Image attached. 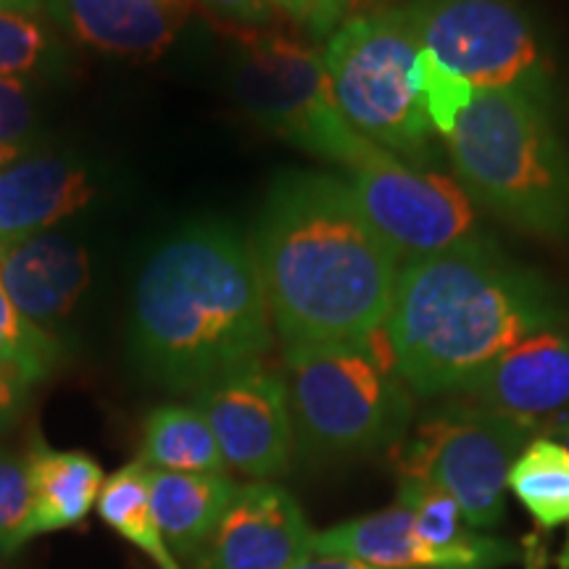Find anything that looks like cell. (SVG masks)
I'll use <instances>...</instances> for the list:
<instances>
[{
  "instance_id": "cell-12",
  "label": "cell",
  "mask_w": 569,
  "mask_h": 569,
  "mask_svg": "<svg viewBox=\"0 0 569 569\" xmlns=\"http://www.w3.org/2000/svg\"><path fill=\"white\" fill-rule=\"evenodd\" d=\"M315 536L288 490L256 480L238 486L196 569H296L315 557Z\"/></svg>"
},
{
  "instance_id": "cell-23",
  "label": "cell",
  "mask_w": 569,
  "mask_h": 569,
  "mask_svg": "<svg viewBox=\"0 0 569 569\" xmlns=\"http://www.w3.org/2000/svg\"><path fill=\"white\" fill-rule=\"evenodd\" d=\"M398 507L415 517V528L427 543L446 551H490L503 540L482 538L469 528L459 503L451 493L419 478H401L398 482Z\"/></svg>"
},
{
  "instance_id": "cell-17",
  "label": "cell",
  "mask_w": 569,
  "mask_h": 569,
  "mask_svg": "<svg viewBox=\"0 0 569 569\" xmlns=\"http://www.w3.org/2000/svg\"><path fill=\"white\" fill-rule=\"evenodd\" d=\"M96 196L88 169L69 159H21L0 172V246L48 232Z\"/></svg>"
},
{
  "instance_id": "cell-27",
  "label": "cell",
  "mask_w": 569,
  "mask_h": 569,
  "mask_svg": "<svg viewBox=\"0 0 569 569\" xmlns=\"http://www.w3.org/2000/svg\"><path fill=\"white\" fill-rule=\"evenodd\" d=\"M30 522V465L27 457L0 448V557H11L32 538Z\"/></svg>"
},
{
  "instance_id": "cell-8",
  "label": "cell",
  "mask_w": 569,
  "mask_h": 569,
  "mask_svg": "<svg viewBox=\"0 0 569 569\" xmlns=\"http://www.w3.org/2000/svg\"><path fill=\"white\" fill-rule=\"evenodd\" d=\"M419 46L475 90H519L549 106L551 53L517 0H407Z\"/></svg>"
},
{
  "instance_id": "cell-22",
  "label": "cell",
  "mask_w": 569,
  "mask_h": 569,
  "mask_svg": "<svg viewBox=\"0 0 569 569\" xmlns=\"http://www.w3.org/2000/svg\"><path fill=\"white\" fill-rule=\"evenodd\" d=\"M509 488L543 530L569 519V448L536 438L522 448L509 472Z\"/></svg>"
},
{
  "instance_id": "cell-14",
  "label": "cell",
  "mask_w": 569,
  "mask_h": 569,
  "mask_svg": "<svg viewBox=\"0 0 569 569\" xmlns=\"http://www.w3.org/2000/svg\"><path fill=\"white\" fill-rule=\"evenodd\" d=\"M90 253L67 234L40 232L0 246V282L17 309L53 332L90 284Z\"/></svg>"
},
{
  "instance_id": "cell-25",
  "label": "cell",
  "mask_w": 569,
  "mask_h": 569,
  "mask_svg": "<svg viewBox=\"0 0 569 569\" xmlns=\"http://www.w3.org/2000/svg\"><path fill=\"white\" fill-rule=\"evenodd\" d=\"M61 48L46 24L30 13L0 11V77H30L53 69Z\"/></svg>"
},
{
  "instance_id": "cell-31",
  "label": "cell",
  "mask_w": 569,
  "mask_h": 569,
  "mask_svg": "<svg viewBox=\"0 0 569 569\" xmlns=\"http://www.w3.org/2000/svg\"><path fill=\"white\" fill-rule=\"evenodd\" d=\"M27 393H30V388L19 386L11 377L0 375V430H9L17 422L21 409H24Z\"/></svg>"
},
{
  "instance_id": "cell-21",
  "label": "cell",
  "mask_w": 569,
  "mask_h": 569,
  "mask_svg": "<svg viewBox=\"0 0 569 569\" xmlns=\"http://www.w3.org/2000/svg\"><path fill=\"white\" fill-rule=\"evenodd\" d=\"M151 469L134 459L132 465L103 480L101 496H98V515L109 528L130 540L134 549H140L159 569H182L180 561L167 546L156 522L151 507Z\"/></svg>"
},
{
  "instance_id": "cell-10",
  "label": "cell",
  "mask_w": 569,
  "mask_h": 569,
  "mask_svg": "<svg viewBox=\"0 0 569 569\" xmlns=\"http://www.w3.org/2000/svg\"><path fill=\"white\" fill-rule=\"evenodd\" d=\"M367 219L398 256L417 259L480 238L478 209L459 180L380 151L348 172Z\"/></svg>"
},
{
  "instance_id": "cell-7",
  "label": "cell",
  "mask_w": 569,
  "mask_h": 569,
  "mask_svg": "<svg viewBox=\"0 0 569 569\" xmlns=\"http://www.w3.org/2000/svg\"><path fill=\"white\" fill-rule=\"evenodd\" d=\"M234 34V96L261 127L348 172L382 151L346 122L322 53L311 42L272 27Z\"/></svg>"
},
{
  "instance_id": "cell-30",
  "label": "cell",
  "mask_w": 569,
  "mask_h": 569,
  "mask_svg": "<svg viewBox=\"0 0 569 569\" xmlns=\"http://www.w3.org/2000/svg\"><path fill=\"white\" fill-rule=\"evenodd\" d=\"M201 3L232 32L269 30L274 24V11L269 9L267 0H201Z\"/></svg>"
},
{
  "instance_id": "cell-38",
  "label": "cell",
  "mask_w": 569,
  "mask_h": 569,
  "mask_svg": "<svg viewBox=\"0 0 569 569\" xmlns=\"http://www.w3.org/2000/svg\"><path fill=\"white\" fill-rule=\"evenodd\" d=\"M565 438H567V448H569V425H567V430H565Z\"/></svg>"
},
{
  "instance_id": "cell-24",
  "label": "cell",
  "mask_w": 569,
  "mask_h": 569,
  "mask_svg": "<svg viewBox=\"0 0 569 569\" xmlns=\"http://www.w3.org/2000/svg\"><path fill=\"white\" fill-rule=\"evenodd\" d=\"M59 361V340L21 315L0 282V375L32 388L51 377Z\"/></svg>"
},
{
  "instance_id": "cell-20",
  "label": "cell",
  "mask_w": 569,
  "mask_h": 569,
  "mask_svg": "<svg viewBox=\"0 0 569 569\" xmlns=\"http://www.w3.org/2000/svg\"><path fill=\"white\" fill-rule=\"evenodd\" d=\"M138 461L161 472H224L227 469L209 422L196 407L184 403H163L148 415Z\"/></svg>"
},
{
  "instance_id": "cell-36",
  "label": "cell",
  "mask_w": 569,
  "mask_h": 569,
  "mask_svg": "<svg viewBox=\"0 0 569 569\" xmlns=\"http://www.w3.org/2000/svg\"><path fill=\"white\" fill-rule=\"evenodd\" d=\"M559 569H569V538H567V546L559 553Z\"/></svg>"
},
{
  "instance_id": "cell-26",
  "label": "cell",
  "mask_w": 569,
  "mask_h": 569,
  "mask_svg": "<svg viewBox=\"0 0 569 569\" xmlns=\"http://www.w3.org/2000/svg\"><path fill=\"white\" fill-rule=\"evenodd\" d=\"M417 80L419 96H422L427 119H430L432 130H436V134H440L443 140H448L451 132L457 130L459 117L467 111V106L472 103L475 88L465 80V77L446 69L436 56L427 51V48L419 51Z\"/></svg>"
},
{
  "instance_id": "cell-5",
  "label": "cell",
  "mask_w": 569,
  "mask_h": 569,
  "mask_svg": "<svg viewBox=\"0 0 569 569\" xmlns=\"http://www.w3.org/2000/svg\"><path fill=\"white\" fill-rule=\"evenodd\" d=\"M282 375L306 457H351L407 438L415 393L398 375L382 330L346 343L290 348Z\"/></svg>"
},
{
  "instance_id": "cell-2",
  "label": "cell",
  "mask_w": 569,
  "mask_h": 569,
  "mask_svg": "<svg viewBox=\"0 0 569 569\" xmlns=\"http://www.w3.org/2000/svg\"><path fill=\"white\" fill-rule=\"evenodd\" d=\"M569 322L557 290L482 238L407 259L386 319L415 396H459L532 332Z\"/></svg>"
},
{
  "instance_id": "cell-35",
  "label": "cell",
  "mask_w": 569,
  "mask_h": 569,
  "mask_svg": "<svg viewBox=\"0 0 569 569\" xmlns=\"http://www.w3.org/2000/svg\"><path fill=\"white\" fill-rule=\"evenodd\" d=\"M163 3L167 6H172L174 11H180L182 17H184V11H188V6H190V0H163Z\"/></svg>"
},
{
  "instance_id": "cell-29",
  "label": "cell",
  "mask_w": 569,
  "mask_h": 569,
  "mask_svg": "<svg viewBox=\"0 0 569 569\" xmlns=\"http://www.w3.org/2000/svg\"><path fill=\"white\" fill-rule=\"evenodd\" d=\"M34 124L32 90L24 77H0V142H24Z\"/></svg>"
},
{
  "instance_id": "cell-28",
  "label": "cell",
  "mask_w": 569,
  "mask_h": 569,
  "mask_svg": "<svg viewBox=\"0 0 569 569\" xmlns=\"http://www.w3.org/2000/svg\"><path fill=\"white\" fill-rule=\"evenodd\" d=\"M356 0H267L274 13L293 21L315 40H330L343 21L351 17Z\"/></svg>"
},
{
  "instance_id": "cell-6",
  "label": "cell",
  "mask_w": 569,
  "mask_h": 569,
  "mask_svg": "<svg viewBox=\"0 0 569 569\" xmlns=\"http://www.w3.org/2000/svg\"><path fill=\"white\" fill-rule=\"evenodd\" d=\"M419 46L401 6L353 13L327 40L332 96L361 138L396 159L432 167L436 130L419 96Z\"/></svg>"
},
{
  "instance_id": "cell-1",
  "label": "cell",
  "mask_w": 569,
  "mask_h": 569,
  "mask_svg": "<svg viewBox=\"0 0 569 569\" xmlns=\"http://www.w3.org/2000/svg\"><path fill=\"white\" fill-rule=\"evenodd\" d=\"M251 251L284 351L361 340L386 327L401 256L369 222L348 180L277 177Z\"/></svg>"
},
{
  "instance_id": "cell-19",
  "label": "cell",
  "mask_w": 569,
  "mask_h": 569,
  "mask_svg": "<svg viewBox=\"0 0 569 569\" xmlns=\"http://www.w3.org/2000/svg\"><path fill=\"white\" fill-rule=\"evenodd\" d=\"M32 486V538L84 522L103 488V469L90 453L56 451L34 438L27 453Z\"/></svg>"
},
{
  "instance_id": "cell-4",
  "label": "cell",
  "mask_w": 569,
  "mask_h": 569,
  "mask_svg": "<svg viewBox=\"0 0 569 569\" xmlns=\"http://www.w3.org/2000/svg\"><path fill=\"white\" fill-rule=\"evenodd\" d=\"M446 151L482 209L540 238H569V151L549 106L519 90H475Z\"/></svg>"
},
{
  "instance_id": "cell-33",
  "label": "cell",
  "mask_w": 569,
  "mask_h": 569,
  "mask_svg": "<svg viewBox=\"0 0 569 569\" xmlns=\"http://www.w3.org/2000/svg\"><path fill=\"white\" fill-rule=\"evenodd\" d=\"M27 142H0V172L19 163L27 156Z\"/></svg>"
},
{
  "instance_id": "cell-16",
  "label": "cell",
  "mask_w": 569,
  "mask_h": 569,
  "mask_svg": "<svg viewBox=\"0 0 569 569\" xmlns=\"http://www.w3.org/2000/svg\"><path fill=\"white\" fill-rule=\"evenodd\" d=\"M42 9L82 46L134 61L159 59L182 21L163 0H42Z\"/></svg>"
},
{
  "instance_id": "cell-32",
  "label": "cell",
  "mask_w": 569,
  "mask_h": 569,
  "mask_svg": "<svg viewBox=\"0 0 569 569\" xmlns=\"http://www.w3.org/2000/svg\"><path fill=\"white\" fill-rule=\"evenodd\" d=\"M296 569H380L372 565H365V561H356V559H343V557H317L303 561Z\"/></svg>"
},
{
  "instance_id": "cell-18",
  "label": "cell",
  "mask_w": 569,
  "mask_h": 569,
  "mask_svg": "<svg viewBox=\"0 0 569 569\" xmlns=\"http://www.w3.org/2000/svg\"><path fill=\"white\" fill-rule=\"evenodd\" d=\"M151 507L177 561H196L238 493L227 472H161L151 469Z\"/></svg>"
},
{
  "instance_id": "cell-34",
  "label": "cell",
  "mask_w": 569,
  "mask_h": 569,
  "mask_svg": "<svg viewBox=\"0 0 569 569\" xmlns=\"http://www.w3.org/2000/svg\"><path fill=\"white\" fill-rule=\"evenodd\" d=\"M42 9V0H0V11L6 13H30L38 17Z\"/></svg>"
},
{
  "instance_id": "cell-3",
  "label": "cell",
  "mask_w": 569,
  "mask_h": 569,
  "mask_svg": "<svg viewBox=\"0 0 569 569\" xmlns=\"http://www.w3.org/2000/svg\"><path fill=\"white\" fill-rule=\"evenodd\" d=\"M272 317L251 246L224 224L184 227L142 267L132 301V351L163 388L201 390L264 361Z\"/></svg>"
},
{
  "instance_id": "cell-15",
  "label": "cell",
  "mask_w": 569,
  "mask_h": 569,
  "mask_svg": "<svg viewBox=\"0 0 569 569\" xmlns=\"http://www.w3.org/2000/svg\"><path fill=\"white\" fill-rule=\"evenodd\" d=\"M315 557L356 559L380 569H490L515 561L519 551L507 540L490 551L436 549L417 532L415 517L393 507L317 532Z\"/></svg>"
},
{
  "instance_id": "cell-37",
  "label": "cell",
  "mask_w": 569,
  "mask_h": 569,
  "mask_svg": "<svg viewBox=\"0 0 569 569\" xmlns=\"http://www.w3.org/2000/svg\"><path fill=\"white\" fill-rule=\"evenodd\" d=\"M540 565H543V559H530L528 569H540Z\"/></svg>"
},
{
  "instance_id": "cell-11",
  "label": "cell",
  "mask_w": 569,
  "mask_h": 569,
  "mask_svg": "<svg viewBox=\"0 0 569 569\" xmlns=\"http://www.w3.org/2000/svg\"><path fill=\"white\" fill-rule=\"evenodd\" d=\"M193 407L209 422L227 467L272 480L290 467L296 448L284 375L264 361L232 369L196 390Z\"/></svg>"
},
{
  "instance_id": "cell-13",
  "label": "cell",
  "mask_w": 569,
  "mask_h": 569,
  "mask_svg": "<svg viewBox=\"0 0 569 569\" xmlns=\"http://www.w3.org/2000/svg\"><path fill=\"white\" fill-rule=\"evenodd\" d=\"M459 398L525 427L561 415L569 409V322L532 332Z\"/></svg>"
},
{
  "instance_id": "cell-9",
  "label": "cell",
  "mask_w": 569,
  "mask_h": 569,
  "mask_svg": "<svg viewBox=\"0 0 569 569\" xmlns=\"http://www.w3.org/2000/svg\"><path fill=\"white\" fill-rule=\"evenodd\" d=\"M530 427L469 401H453L425 417L417 430L393 446L401 478L443 488L459 503L472 530H490L503 519L509 472Z\"/></svg>"
}]
</instances>
